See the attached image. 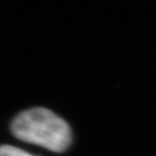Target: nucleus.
<instances>
[{
	"instance_id": "obj_2",
	"label": "nucleus",
	"mask_w": 156,
	"mask_h": 156,
	"mask_svg": "<svg viewBox=\"0 0 156 156\" xmlns=\"http://www.w3.org/2000/svg\"><path fill=\"white\" fill-rule=\"evenodd\" d=\"M0 156H34L23 150L9 146V145H3L0 146Z\"/></svg>"
},
{
	"instance_id": "obj_1",
	"label": "nucleus",
	"mask_w": 156,
	"mask_h": 156,
	"mask_svg": "<svg viewBox=\"0 0 156 156\" xmlns=\"http://www.w3.org/2000/svg\"><path fill=\"white\" fill-rule=\"evenodd\" d=\"M12 132L22 141L39 145L55 152L65 151L72 143L69 124L43 107L21 112L12 121Z\"/></svg>"
}]
</instances>
